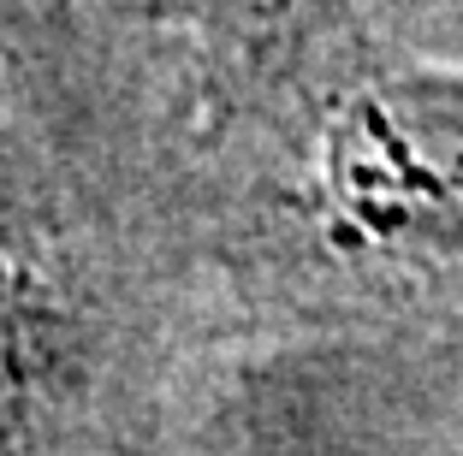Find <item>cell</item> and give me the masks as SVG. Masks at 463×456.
Returning a JSON list of instances; mask_svg holds the SVG:
<instances>
[{
    "label": "cell",
    "mask_w": 463,
    "mask_h": 456,
    "mask_svg": "<svg viewBox=\"0 0 463 456\" xmlns=\"http://www.w3.org/2000/svg\"><path fill=\"white\" fill-rule=\"evenodd\" d=\"M36 409V314L0 267V456H13Z\"/></svg>",
    "instance_id": "obj_1"
}]
</instances>
